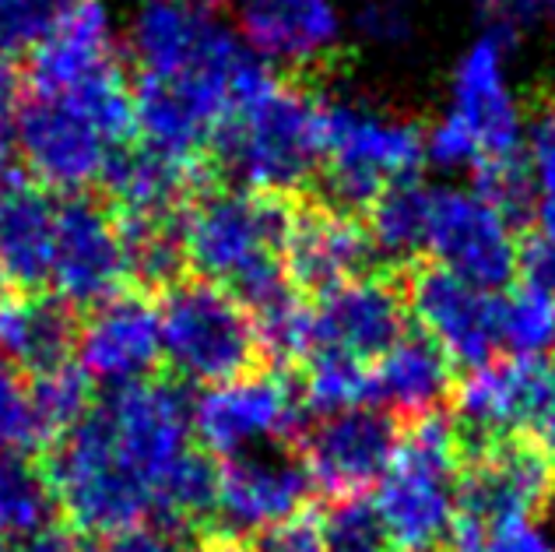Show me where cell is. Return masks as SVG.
Wrapping results in <instances>:
<instances>
[{
    "instance_id": "cb8c5ba5",
    "label": "cell",
    "mask_w": 555,
    "mask_h": 552,
    "mask_svg": "<svg viewBox=\"0 0 555 552\" xmlns=\"http://www.w3.org/2000/svg\"><path fill=\"white\" fill-rule=\"evenodd\" d=\"M53 208L39 191L18 183L0 205V279L18 293L50 282Z\"/></svg>"
},
{
    "instance_id": "7dc6e473",
    "label": "cell",
    "mask_w": 555,
    "mask_h": 552,
    "mask_svg": "<svg viewBox=\"0 0 555 552\" xmlns=\"http://www.w3.org/2000/svg\"><path fill=\"white\" fill-rule=\"evenodd\" d=\"M194 552H250L240 539H229V535H215V539H204Z\"/></svg>"
},
{
    "instance_id": "7402d4cb",
    "label": "cell",
    "mask_w": 555,
    "mask_h": 552,
    "mask_svg": "<svg viewBox=\"0 0 555 552\" xmlns=\"http://www.w3.org/2000/svg\"><path fill=\"white\" fill-rule=\"evenodd\" d=\"M109 211L120 222H166L180 219L197 187V163L166 155L152 144H124L102 172Z\"/></svg>"
},
{
    "instance_id": "83f0119b",
    "label": "cell",
    "mask_w": 555,
    "mask_h": 552,
    "mask_svg": "<svg viewBox=\"0 0 555 552\" xmlns=\"http://www.w3.org/2000/svg\"><path fill=\"white\" fill-rule=\"evenodd\" d=\"M426 211L429 187L418 180L393 183L370 205V240L373 251L390 260H408L426 254Z\"/></svg>"
},
{
    "instance_id": "681fc988",
    "label": "cell",
    "mask_w": 555,
    "mask_h": 552,
    "mask_svg": "<svg viewBox=\"0 0 555 552\" xmlns=\"http://www.w3.org/2000/svg\"><path fill=\"white\" fill-rule=\"evenodd\" d=\"M542 25L548 28V36L555 39V0H545V8H542Z\"/></svg>"
},
{
    "instance_id": "7c38bea8",
    "label": "cell",
    "mask_w": 555,
    "mask_h": 552,
    "mask_svg": "<svg viewBox=\"0 0 555 552\" xmlns=\"http://www.w3.org/2000/svg\"><path fill=\"white\" fill-rule=\"evenodd\" d=\"M509 226L514 222H506L475 191L429 187L426 254L440 268L489 288V293L517 274L520 246Z\"/></svg>"
},
{
    "instance_id": "f1b7e54d",
    "label": "cell",
    "mask_w": 555,
    "mask_h": 552,
    "mask_svg": "<svg viewBox=\"0 0 555 552\" xmlns=\"http://www.w3.org/2000/svg\"><path fill=\"white\" fill-rule=\"evenodd\" d=\"M299 401L320 415L373 409V401H376L373 367L341 352H313L302 376Z\"/></svg>"
},
{
    "instance_id": "5bb4252c",
    "label": "cell",
    "mask_w": 555,
    "mask_h": 552,
    "mask_svg": "<svg viewBox=\"0 0 555 552\" xmlns=\"http://www.w3.org/2000/svg\"><path fill=\"white\" fill-rule=\"evenodd\" d=\"M404 303L426 338L450 362H461L467 370L492 362L500 348V296L495 293L440 265H422L408 279Z\"/></svg>"
},
{
    "instance_id": "7bdbcfd3",
    "label": "cell",
    "mask_w": 555,
    "mask_h": 552,
    "mask_svg": "<svg viewBox=\"0 0 555 552\" xmlns=\"http://www.w3.org/2000/svg\"><path fill=\"white\" fill-rule=\"evenodd\" d=\"M22 106V85L18 70L0 53V158H11V138H14V116Z\"/></svg>"
},
{
    "instance_id": "ffe728a7",
    "label": "cell",
    "mask_w": 555,
    "mask_h": 552,
    "mask_svg": "<svg viewBox=\"0 0 555 552\" xmlns=\"http://www.w3.org/2000/svg\"><path fill=\"white\" fill-rule=\"evenodd\" d=\"M120 70L113 18L102 0H64L33 47V92H67Z\"/></svg>"
},
{
    "instance_id": "ee69618b",
    "label": "cell",
    "mask_w": 555,
    "mask_h": 552,
    "mask_svg": "<svg viewBox=\"0 0 555 552\" xmlns=\"http://www.w3.org/2000/svg\"><path fill=\"white\" fill-rule=\"evenodd\" d=\"M18 552H95V549H89V542L78 539V535L61 531V528L50 525L47 531H39L36 539L22 542Z\"/></svg>"
},
{
    "instance_id": "836d02e7",
    "label": "cell",
    "mask_w": 555,
    "mask_h": 552,
    "mask_svg": "<svg viewBox=\"0 0 555 552\" xmlns=\"http://www.w3.org/2000/svg\"><path fill=\"white\" fill-rule=\"evenodd\" d=\"M320 525H324L327 552H393L373 503L359 497L338 500V506H334L327 521H320Z\"/></svg>"
},
{
    "instance_id": "277c9868",
    "label": "cell",
    "mask_w": 555,
    "mask_h": 552,
    "mask_svg": "<svg viewBox=\"0 0 555 552\" xmlns=\"http://www.w3.org/2000/svg\"><path fill=\"white\" fill-rule=\"evenodd\" d=\"M292 208L278 194L204 191L180 215L183 260L197 279L229 288L243 303L285 285V232Z\"/></svg>"
},
{
    "instance_id": "f907efd6",
    "label": "cell",
    "mask_w": 555,
    "mask_h": 552,
    "mask_svg": "<svg viewBox=\"0 0 555 552\" xmlns=\"http://www.w3.org/2000/svg\"><path fill=\"white\" fill-rule=\"evenodd\" d=\"M0 552H18V549H11V542H0Z\"/></svg>"
},
{
    "instance_id": "9c48e42d",
    "label": "cell",
    "mask_w": 555,
    "mask_h": 552,
    "mask_svg": "<svg viewBox=\"0 0 555 552\" xmlns=\"http://www.w3.org/2000/svg\"><path fill=\"white\" fill-rule=\"evenodd\" d=\"M130 56L144 78H240L254 53L197 0H152L130 22Z\"/></svg>"
},
{
    "instance_id": "d590c367",
    "label": "cell",
    "mask_w": 555,
    "mask_h": 552,
    "mask_svg": "<svg viewBox=\"0 0 555 552\" xmlns=\"http://www.w3.org/2000/svg\"><path fill=\"white\" fill-rule=\"evenodd\" d=\"M42 444V433L28 398V376L0 356V447L33 450Z\"/></svg>"
},
{
    "instance_id": "8d00e7d4",
    "label": "cell",
    "mask_w": 555,
    "mask_h": 552,
    "mask_svg": "<svg viewBox=\"0 0 555 552\" xmlns=\"http://www.w3.org/2000/svg\"><path fill=\"white\" fill-rule=\"evenodd\" d=\"M542 8L545 0H478V18L481 28H486L481 36H489L509 50L531 28L542 25Z\"/></svg>"
},
{
    "instance_id": "d6a6232c",
    "label": "cell",
    "mask_w": 555,
    "mask_h": 552,
    "mask_svg": "<svg viewBox=\"0 0 555 552\" xmlns=\"http://www.w3.org/2000/svg\"><path fill=\"white\" fill-rule=\"evenodd\" d=\"M472 191L492 205L503 215L506 222L524 219L528 211H534L538 201V180L524 155H509V158H492V163H481L472 169Z\"/></svg>"
},
{
    "instance_id": "ab89813d",
    "label": "cell",
    "mask_w": 555,
    "mask_h": 552,
    "mask_svg": "<svg viewBox=\"0 0 555 552\" xmlns=\"http://www.w3.org/2000/svg\"><path fill=\"white\" fill-rule=\"evenodd\" d=\"M528 166L538 187L555 183V95L534 110V120L528 127Z\"/></svg>"
},
{
    "instance_id": "f546056e",
    "label": "cell",
    "mask_w": 555,
    "mask_h": 552,
    "mask_svg": "<svg viewBox=\"0 0 555 552\" xmlns=\"http://www.w3.org/2000/svg\"><path fill=\"white\" fill-rule=\"evenodd\" d=\"M246 310H250L260 352H268L278 362H292L313 352V307L288 282L246 303Z\"/></svg>"
},
{
    "instance_id": "b9f144b4",
    "label": "cell",
    "mask_w": 555,
    "mask_h": 552,
    "mask_svg": "<svg viewBox=\"0 0 555 552\" xmlns=\"http://www.w3.org/2000/svg\"><path fill=\"white\" fill-rule=\"evenodd\" d=\"M102 552H183V545L169 525H155L152 521V525H138L130 531L113 535Z\"/></svg>"
},
{
    "instance_id": "2e32d148",
    "label": "cell",
    "mask_w": 555,
    "mask_h": 552,
    "mask_svg": "<svg viewBox=\"0 0 555 552\" xmlns=\"http://www.w3.org/2000/svg\"><path fill=\"white\" fill-rule=\"evenodd\" d=\"M370 229L352 211L331 201L292 211L285 232V279L296 293L324 296L331 288L359 279L373 260Z\"/></svg>"
},
{
    "instance_id": "44dd1931",
    "label": "cell",
    "mask_w": 555,
    "mask_h": 552,
    "mask_svg": "<svg viewBox=\"0 0 555 552\" xmlns=\"http://www.w3.org/2000/svg\"><path fill=\"white\" fill-rule=\"evenodd\" d=\"M243 47L264 64L313 67L341 42L334 0H240Z\"/></svg>"
},
{
    "instance_id": "f6af8a7d",
    "label": "cell",
    "mask_w": 555,
    "mask_h": 552,
    "mask_svg": "<svg viewBox=\"0 0 555 552\" xmlns=\"http://www.w3.org/2000/svg\"><path fill=\"white\" fill-rule=\"evenodd\" d=\"M538 201H534V219H538V236L555 243V183L538 187Z\"/></svg>"
},
{
    "instance_id": "7a4b0ae2",
    "label": "cell",
    "mask_w": 555,
    "mask_h": 552,
    "mask_svg": "<svg viewBox=\"0 0 555 552\" xmlns=\"http://www.w3.org/2000/svg\"><path fill=\"white\" fill-rule=\"evenodd\" d=\"M134 130V103L124 67L67 92H33L14 116V141L22 163L39 183L64 194H81L102 183L109 158Z\"/></svg>"
},
{
    "instance_id": "f35d334b",
    "label": "cell",
    "mask_w": 555,
    "mask_h": 552,
    "mask_svg": "<svg viewBox=\"0 0 555 552\" xmlns=\"http://www.w3.org/2000/svg\"><path fill=\"white\" fill-rule=\"evenodd\" d=\"M257 552H327L324 549V525L313 514H296L282 525L260 535Z\"/></svg>"
},
{
    "instance_id": "d6986e66",
    "label": "cell",
    "mask_w": 555,
    "mask_h": 552,
    "mask_svg": "<svg viewBox=\"0 0 555 552\" xmlns=\"http://www.w3.org/2000/svg\"><path fill=\"white\" fill-rule=\"evenodd\" d=\"M78 367L89 381L113 387L149 381L155 362L163 359L158 313L141 293H116L92 307L89 321L78 328Z\"/></svg>"
},
{
    "instance_id": "74e56055",
    "label": "cell",
    "mask_w": 555,
    "mask_h": 552,
    "mask_svg": "<svg viewBox=\"0 0 555 552\" xmlns=\"http://www.w3.org/2000/svg\"><path fill=\"white\" fill-rule=\"evenodd\" d=\"M415 0H366L359 8V33L373 42H401L412 33Z\"/></svg>"
},
{
    "instance_id": "484cf974",
    "label": "cell",
    "mask_w": 555,
    "mask_h": 552,
    "mask_svg": "<svg viewBox=\"0 0 555 552\" xmlns=\"http://www.w3.org/2000/svg\"><path fill=\"white\" fill-rule=\"evenodd\" d=\"M50 475L28 450L0 447V542H28L53 525Z\"/></svg>"
},
{
    "instance_id": "ba28073f",
    "label": "cell",
    "mask_w": 555,
    "mask_h": 552,
    "mask_svg": "<svg viewBox=\"0 0 555 552\" xmlns=\"http://www.w3.org/2000/svg\"><path fill=\"white\" fill-rule=\"evenodd\" d=\"M163 356L183 381L225 384L254 370L260 352L250 310L229 288L204 279H177L158 303Z\"/></svg>"
},
{
    "instance_id": "e575fe53",
    "label": "cell",
    "mask_w": 555,
    "mask_h": 552,
    "mask_svg": "<svg viewBox=\"0 0 555 552\" xmlns=\"http://www.w3.org/2000/svg\"><path fill=\"white\" fill-rule=\"evenodd\" d=\"M454 552H555V535L534 517L503 525H457Z\"/></svg>"
},
{
    "instance_id": "4dcf8cb0",
    "label": "cell",
    "mask_w": 555,
    "mask_h": 552,
    "mask_svg": "<svg viewBox=\"0 0 555 552\" xmlns=\"http://www.w3.org/2000/svg\"><path fill=\"white\" fill-rule=\"evenodd\" d=\"M28 398H33V415L42 433V444L61 440L67 429H75L89 415L92 381L78 362L67 359L28 376Z\"/></svg>"
},
{
    "instance_id": "ac0fdd59",
    "label": "cell",
    "mask_w": 555,
    "mask_h": 552,
    "mask_svg": "<svg viewBox=\"0 0 555 552\" xmlns=\"http://www.w3.org/2000/svg\"><path fill=\"white\" fill-rule=\"evenodd\" d=\"M310 475L302 461L282 450H250L229 458L215 472V514L232 531H260L302 514L310 497Z\"/></svg>"
},
{
    "instance_id": "9a60e30c",
    "label": "cell",
    "mask_w": 555,
    "mask_h": 552,
    "mask_svg": "<svg viewBox=\"0 0 555 552\" xmlns=\"http://www.w3.org/2000/svg\"><path fill=\"white\" fill-rule=\"evenodd\" d=\"M398 440V423L387 412L356 409L324 415V423L302 440V468L313 486L338 500H352L384 478Z\"/></svg>"
},
{
    "instance_id": "4fadbf2b",
    "label": "cell",
    "mask_w": 555,
    "mask_h": 552,
    "mask_svg": "<svg viewBox=\"0 0 555 552\" xmlns=\"http://www.w3.org/2000/svg\"><path fill=\"white\" fill-rule=\"evenodd\" d=\"M555 492V464L531 444L503 437L464 447L457 525H503L534 517Z\"/></svg>"
},
{
    "instance_id": "6da1fadb",
    "label": "cell",
    "mask_w": 555,
    "mask_h": 552,
    "mask_svg": "<svg viewBox=\"0 0 555 552\" xmlns=\"http://www.w3.org/2000/svg\"><path fill=\"white\" fill-rule=\"evenodd\" d=\"M56 506L85 535L194 525L215 511V468L194 450L190 401L177 384L113 387L50 461Z\"/></svg>"
},
{
    "instance_id": "8992f818",
    "label": "cell",
    "mask_w": 555,
    "mask_h": 552,
    "mask_svg": "<svg viewBox=\"0 0 555 552\" xmlns=\"http://www.w3.org/2000/svg\"><path fill=\"white\" fill-rule=\"evenodd\" d=\"M320 166L327 201L345 211L370 208L393 183L415 180L426 158V130L362 99H317Z\"/></svg>"
},
{
    "instance_id": "d4e9b609",
    "label": "cell",
    "mask_w": 555,
    "mask_h": 552,
    "mask_svg": "<svg viewBox=\"0 0 555 552\" xmlns=\"http://www.w3.org/2000/svg\"><path fill=\"white\" fill-rule=\"evenodd\" d=\"M78 342V324L67 303L18 293L0 324V356L28 376L67 362Z\"/></svg>"
},
{
    "instance_id": "e0dca14e",
    "label": "cell",
    "mask_w": 555,
    "mask_h": 552,
    "mask_svg": "<svg viewBox=\"0 0 555 552\" xmlns=\"http://www.w3.org/2000/svg\"><path fill=\"white\" fill-rule=\"evenodd\" d=\"M408 303L390 279L359 274L313 303V352L379 359L404 338ZM310 352V356H313Z\"/></svg>"
},
{
    "instance_id": "4316f807",
    "label": "cell",
    "mask_w": 555,
    "mask_h": 552,
    "mask_svg": "<svg viewBox=\"0 0 555 552\" xmlns=\"http://www.w3.org/2000/svg\"><path fill=\"white\" fill-rule=\"evenodd\" d=\"M506 437L531 444L555 464V356L509 359Z\"/></svg>"
},
{
    "instance_id": "52a82bcc",
    "label": "cell",
    "mask_w": 555,
    "mask_h": 552,
    "mask_svg": "<svg viewBox=\"0 0 555 552\" xmlns=\"http://www.w3.org/2000/svg\"><path fill=\"white\" fill-rule=\"evenodd\" d=\"M524 116L506 75V47L478 36L450 78V106L426 130V158L443 169H478L520 155Z\"/></svg>"
},
{
    "instance_id": "5b68a950",
    "label": "cell",
    "mask_w": 555,
    "mask_h": 552,
    "mask_svg": "<svg viewBox=\"0 0 555 552\" xmlns=\"http://www.w3.org/2000/svg\"><path fill=\"white\" fill-rule=\"evenodd\" d=\"M461 461V429L436 412L415 419L398 440L373 500L393 549L429 552L457 531Z\"/></svg>"
},
{
    "instance_id": "3957f363",
    "label": "cell",
    "mask_w": 555,
    "mask_h": 552,
    "mask_svg": "<svg viewBox=\"0 0 555 552\" xmlns=\"http://www.w3.org/2000/svg\"><path fill=\"white\" fill-rule=\"evenodd\" d=\"M211 155L243 191L278 197L299 191L320 166L317 99L260 61L232 99Z\"/></svg>"
},
{
    "instance_id": "bcb514c9",
    "label": "cell",
    "mask_w": 555,
    "mask_h": 552,
    "mask_svg": "<svg viewBox=\"0 0 555 552\" xmlns=\"http://www.w3.org/2000/svg\"><path fill=\"white\" fill-rule=\"evenodd\" d=\"M18 183H25V180H22V172L14 169V163H11V158H0V205H4V201H8V194H11V191H14V187H18Z\"/></svg>"
},
{
    "instance_id": "30bf717a",
    "label": "cell",
    "mask_w": 555,
    "mask_h": 552,
    "mask_svg": "<svg viewBox=\"0 0 555 552\" xmlns=\"http://www.w3.org/2000/svg\"><path fill=\"white\" fill-rule=\"evenodd\" d=\"M299 412L302 401L288 381L274 373H243L204 390L190 405V426L204 450L229 461L296 437Z\"/></svg>"
},
{
    "instance_id": "603a6c76",
    "label": "cell",
    "mask_w": 555,
    "mask_h": 552,
    "mask_svg": "<svg viewBox=\"0 0 555 552\" xmlns=\"http://www.w3.org/2000/svg\"><path fill=\"white\" fill-rule=\"evenodd\" d=\"M373 384L379 405H387L398 415L422 419L433 415L436 405L450 395L454 367L426 334H418V338H401L376 359Z\"/></svg>"
},
{
    "instance_id": "1f68e13d",
    "label": "cell",
    "mask_w": 555,
    "mask_h": 552,
    "mask_svg": "<svg viewBox=\"0 0 555 552\" xmlns=\"http://www.w3.org/2000/svg\"><path fill=\"white\" fill-rule=\"evenodd\" d=\"M500 345L517 359H538L555 348V299L520 285L500 299Z\"/></svg>"
},
{
    "instance_id": "8fae6325",
    "label": "cell",
    "mask_w": 555,
    "mask_h": 552,
    "mask_svg": "<svg viewBox=\"0 0 555 552\" xmlns=\"http://www.w3.org/2000/svg\"><path fill=\"white\" fill-rule=\"evenodd\" d=\"M130 279L127 243L116 215L99 201L75 194L53 208L50 285L67 307H99L124 293Z\"/></svg>"
},
{
    "instance_id": "c3c4849f",
    "label": "cell",
    "mask_w": 555,
    "mask_h": 552,
    "mask_svg": "<svg viewBox=\"0 0 555 552\" xmlns=\"http://www.w3.org/2000/svg\"><path fill=\"white\" fill-rule=\"evenodd\" d=\"M14 296H18V288L8 285L4 279H0V324H4V317H8V310H11Z\"/></svg>"
},
{
    "instance_id": "60d3db41",
    "label": "cell",
    "mask_w": 555,
    "mask_h": 552,
    "mask_svg": "<svg viewBox=\"0 0 555 552\" xmlns=\"http://www.w3.org/2000/svg\"><path fill=\"white\" fill-rule=\"evenodd\" d=\"M517 271L524 279L520 285H531V288H538V293L555 299V243H548L542 236H531L520 246Z\"/></svg>"
}]
</instances>
